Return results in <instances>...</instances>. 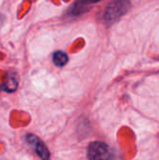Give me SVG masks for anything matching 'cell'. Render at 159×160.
<instances>
[{"label":"cell","instance_id":"cell-1","mask_svg":"<svg viewBox=\"0 0 159 160\" xmlns=\"http://www.w3.org/2000/svg\"><path fill=\"white\" fill-rule=\"evenodd\" d=\"M131 6L130 0H112L105 9L104 21L107 24H112L124 16Z\"/></svg>","mask_w":159,"mask_h":160},{"label":"cell","instance_id":"cell-2","mask_svg":"<svg viewBox=\"0 0 159 160\" xmlns=\"http://www.w3.org/2000/svg\"><path fill=\"white\" fill-rule=\"evenodd\" d=\"M87 157L89 160H112L113 155L108 144L102 142H93L88 146Z\"/></svg>","mask_w":159,"mask_h":160},{"label":"cell","instance_id":"cell-3","mask_svg":"<svg viewBox=\"0 0 159 160\" xmlns=\"http://www.w3.org/2000/svg\"><path fill=\"white\" fill-rule=\"evenodd\" d=\"M26 142L30 146L33 147L36 154L39 157L41 160H49L50 159V151L48 150L45 143L36 135L34 134H27L26 135Z\"/></svg>","mask_w":159,"mask_h":160},{"label":"cell","instance_id":"cell-4","mask_svg":"<svg viewBox=\"0 0 159 160\" xmlns=\"http://www.w3.org/2000/svg\"><path fill=\"white\" fill-rule=\"evenodd\" d=\"M52 61H53L55 66H57V67H64L67 63L68 57H67V53H65L64 52L57 51L52 55Z\"/></svg>","mask_w":159,"mask_h":160},{"label":"cell","instance_id":"cell-5","mask_svg":"<svg viewBox=\"0 0 159 160\" xmlns=\"http://www.w3.org/2000/svg\"><path fill=\"white\" fill-rule=\"evenodd\" d=\"M17 85H18V82L16 81V79L11 76V77H7V79L6 80V82L0 86V89L6 91V92H14L17 88Z\"/></svg>","mask_w":159,"mask_h":160},{"label":"cell","instance_id":"cell-6","mask_svg":"<svg viewBox=\"0 0 159 160\" xmlns=\"http://www.w3.org/2000/svg\"><path fill=\"white\" fill-rule=\"evenodd\" d=\"M85 1H87L88 3H97L101 0H85Z\"/></svg>","mask_w":159,"mask_h":160}]
</instances>
